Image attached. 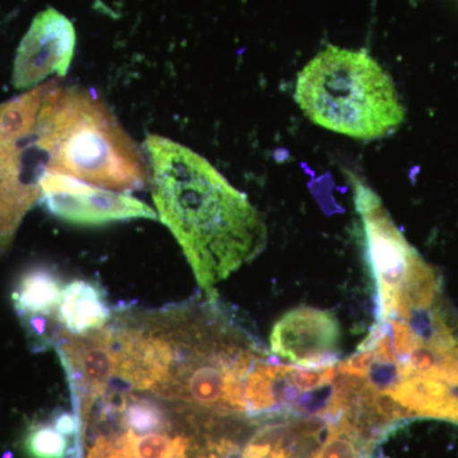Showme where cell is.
Returning a JSON list of instances; mask_svg holds the SVG:
<instances>
[{
    "label": "cell",
    "instance_id": "9c48e42d",
    "mask_svg": "<svg viewBox=\"0 0 458 458\" xmlns=\"http://www.w3.org/2000/svg\"><path fill=\"white\" fill-rule=\"evenodd\" d=\"M75 31L71 21L49 8L33 20L21 41L13 66V84L27 89L51 74L64 77L73 60Z\"/></svg>",
    "mask_w": 458,
    "mask_h": 458
},
{
    "label": "cell",
    "instance_id": "30bf717a",
    "mask_svg": "<svg viewBox=\"0 0 458 458\" xmlns=\"http://www.w3.org/2000/svg\"><path fill=\"white\" fill-rule=\"evenodd\" d=\"M55 316L66 333L84 335L106 327L113 312L101 286L78 279L63 286Z\"/></svg>",
    "mask_w": 458,
    "mask_h": 458
},
{
    "label": "cell",
    "instance_id": "6da1fadb",
    "mask_svg": "<svg viewBox=\"0 0 458 458\" xmlns=\"http://www.w3.org/2000/svg\"><path fill=\"white\" fill-rule=\"evenodd\" d=\"M269 357L218 298L129 312L120 344L123 381L201 417L249 419L246 384Z\"/></svg>",
    "mask_w": 458,
    "mask_h": 458
},
{
    "label": "cell",
    "instance_id": "3957f363",
    "mask_svg": "<svg viewBox=\"0 0 458 458\" xmlns=\"http://www.w3.org/2000/svg\"><path fill=\"white\" fill-rule=\"evenodd\" d=\"M38 144L47 172L116 191L143 189L149 181L140 148L92 90L49 82L38 114Z\"/></svg>",
    "mask_w": 458,
    "mask_h": 458
},
{
    "label": "cell",
    "instance_id": "4fadbf2b",
    "mask_svg": "<svg viewBox=\"0 0 458 458\" xmlns=\"http://www.w3.org/2000/svg\"><path fill=\"white\" fill-rule=\"evenodd\" d=\"M25 447L31 458H69L74 451V447L71 450V437L60 432L53 421L30 428Z\"/></svg>",
    "mask_w": 458,
    "mask_h": 458
},
{
    "label": "cell",
    "instance_id": "277c9868",
    "mask_svg": "<svg viewBox=\"0 0 458 458\" xmlns=\"http://www.w3.org/2000/svg\"><path fill=\"white\" fill-rule=\"evenodd\" d=\"M294 98L316 125L357 140L387 137L405 120L390 75L363 50L328 45L298 74Z\"/></svg>",
    "mask_w": 458,
    "mask_h": 458
},
{
    "label": "cell",
    "instance_id": "5b68a950",
    "mask_svg": "<svg viewBox=\"0 0 458 458\" xmlns=\"http://www.w3.org/2000/svg\"><path fill=\"white\" fill-rule=\"evenodd\" d=\"M49 82L0 104V255L41 198L47 157L38 144V114Z\"/></svg>",
    "mask_w": 458,
    "mask_h": 458
},
{
    "label": "cell",
    "instance_id": "7a4b0ae2",
    "mask_svg": "<svg viewBox=\"0 0 458 458\" xmlns=\"http://www.w3.org/2000/svg\"><path fill=\"white\" fill-rule=\"evenodd\" d=\"M144 147L159 219L179 242L205 297L216 300V286L264 251V219L194 150L159 135H148Z\"/></svg>",
    "mask_w": 458,
    "mask_h": 458
},
{
    "label": "cell",
    "instance_id": "52a82bcc",
    "mask_svg": "<svg viewBox=\"0 0 458 458\" xmlns=\"http://www.w3.org/2000/svg\"><path fill=\"white\" fill-rule=\"evenodd\" d=\"M40 188L44 207L57 218L75 225L157 219L155 210L140 199L89 185L56 172H45Z\"/></svg>",
    "mask_w": 458,
    "mask_h": 458
},
{
    "label": "cell",
    "instance_id": "ba28073f",
    "mask_svg": "<svg viewBox=\"0 0 458 458\" xmlns=\"http://www.w3.org/2000/svg\"><path fill=\"white\" fill-rule=\"evenodd\" d=\"M342 328L334 313L300 307L274 325L270 351L278 360L302 369H324L339 363Z\"/></svg>",
    "mask_w": 458,
    "mask_h": 458
},
{
    "label": "cell",
    "instance_id": "5bb4252c",
    "mask_svg": "<svg viewBox=\"0 0 458 458\" xmlns=\"http://www.w3.org/2000/svg\"><path fill=\"white\" fill-rule=\"evenodd\" d=\"M69 458H75V454H71V457H69Z\"/></svg>",
    "mask_w": 458,
    "mask_h": 458
},
{
    "label": "cell",
    "instance_id": "8fae6325",
    "mask_svg": "<svg viewBox=\"0 0 458 458\" xmlns=\"http://www.w3.org/2000/svg\"><path fill=\"white\" fill-rule=\"evenodd\" d=\"M62 279L47 267H33L18 280L12 300L20 318L55 316L63 291Z\"/></svg>",
    "mask_w": 458,
    "mask_h": 458
},
{
    "label": "cell",
    "instance_id": "8992f818",
    "mask_svg": "<svg viewBox=\"0 0 458 458\" xmlns=\"http://www.w3.org/2000/svg\"><path fill=\"white\" fill-rule=\"evenodd\" d=\"M80 421L75 458H197L204 418L182 410L165 427L140 429L117 417L104 400L75 406Z\"/></svg>",
    "mask_w": 458,
    "mask_h": 458
},
{
    "label": "cell",
    "instance_id": "7c38bea8",
    "mask_svg": "<svg viewBox=\"0 0 458 458\" xmlns=\"http://www.w3.org/2000/svg\"><path fill=\"white\" fill-rule=\"evenodd\" d=\"M370 434L352 419H328L327 438L311 458H367Z\"/></svg>",
    "mask_w": 458,
    "mask_h": 458
}]
</instances>
